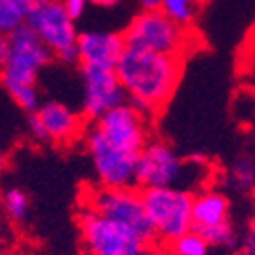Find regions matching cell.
Listing matches in <instances>:
<instances>
[{
    "instance_id": "obj_1",
    "label": "cell",
    "mask_w": 255,
    "mask_h": 255,
    "mask_svg": "<svg viewBox=\"0 0 255 255\" xmlns=\"http://www.w3.org/2000/svg\"><path fill=\"white\" fill-rule=\"evenodd\" d=\"M184 63L182 57L125 47L115 72L127 102L147 119H153L174 98L184 76Z\"/></svg>"
},
{
    "instance_id": "obj_2",
    "label": "cell",
    "mask_w": 255,
    "mask_h": 255,
    "mask_svg": "<svg viewBox=\"0 0 255 255\" xmlns=\"http://www.w3.org/2000/svg\"><path fill=\"white\" fill-rule=\"evenodd\" d=\"M127 49L151 51L186 59L200 49V37L192 27L174 23L161 8L137 12L127 29L121 33Z\"/></svg>"
},
{
    "instance_id": "obj_3",
    "label": "cell",
    "mask_w": 255,
    "mask_h": 255,
    "mask_svg": "<svg viewBox=\"0 0 255 255\" xmlns=\"http://www.w3.org/2000/svg\"><path fill=\"white\" fill-rule=\"evenodd\" d=\"M206 169L204 159H184L172 145L163 139H149L139 151L135 186L147 188H184L194 182V174L202 176Z\"/></svg>"
},
{
    "instance_id": "obj_4",
    "label": "cell",
    "mask_w": 255,
    "mask_h": 255,
    "mask_svg": "<svg viewBox=\"0 0 255 255\" xmlns=\"http://www.w3.org/2000/svg\"><path fill=\"white\" fill-rule=\"evenodd\" d=\"M143 208L151 225L155 245L163 247L192 231V198L184 188H147L141 190Z\"/></svg>"
},
{
    "instance_id": "obj_5",
    "label": "cell",
    "mask_w": 255,
    "mask_h": 255,
    "mask_svg": "<svg viewBox=\"0 0 255 255\" xmlns=\"http://www.w3.org/2000/svg\"><path fill=\"white\" fill-rule=\"evenodd\" d=\"M80 206H86L98 215L113 219L125 227L133 229L145 241L155 245L151 225L147 221L141 190L137 186L106 188V186H84L80 194Z\"/></svg>"
},
{
    "instance_id": "obj_6",
    "label": "cell",
    "mask_w": 255,
    "mask_h": 255,
    "mask_svg": "<svg viewBox=\"0 0 255 255\" xmlns=\"http://www.w3.org/2000/svg\"><path fill=\"white\" fill-rule=\"evenodd\" d=\"M78 231L86 255H143L153 247L133 229L86 206H80L78 210Z\"/></svg>"
},
{
    "instance_id": "obj_7",
    "label": "cell",
    "mask_w": 255,
    "mask_h": 255,
    "mask_svg": "<svg viewBox=\"0 0 255 255\" xmlns=\"http://www.w3.org/2000/svg\"><path fill=\"white\" fill-rule=\"evenodd\" d=\"M27 27L55 59L66 63L76 61V20L66 12L61 0H37L27 18Z\"/></svg>"
},
{
    "instance_id": "obj_8",
    "label": "cell",
    "mask_w": 255,
    "mask_h": 255,
    "mask_svg": "<svg viewBox=\"0 0 255 255\" xmlns=\"http://www.w3.org/2000/svg\"><path fill=\"white\" fill-rule=\"evenodd\" d=\"M10 37V53L0 70V84L8 92L20 86H37V78L43 72L53 55L51 51L37 39V35L25 25L14 31Z\"/></svg>"
},
{
    "instance_id": "obj_9",
    "label": "cell",
    "mask_w": 255,
    "mask_h": 255,
    "mask_svg": "<svg viewBox=\"0 0 255 255\" xmlns=\"http://www.w3.org/2000/svg\"><path fill=\"white\" fill-rule=\"evenodd\" d=\"M88 121L82 117V113L57 100L41 102L39 109L29 115V133L41 143L72 145L84 137Z\"/></svg>"
},
{
    "instance_id": "obj_10",
    "label": "cell",
    "mask_w": 255,
    "mask_h": 255,
    "mask_svg": "<svg viewBox=\"0 0 255 255\" xmlns=\"http://www.w3.org/2000/svg\"><path fill=\"white\" fill-rule=\"evenodd\" d=\"M149 123L151 119L141 115L129 102H125L106 115H102L100 119H96L90 125V129L96 131L104 141L119 147V149L139 155V151L145 147L151 135Z\"/></svg>"
},
{
    "instance_id": "obj_11",
    "label": "cell",
    "mask_w": 255,
    "mask_h": 255,
    "mask_svg": "<svg viewBox=\"0 0 255 255\" xmlns=\"http://www.w3.org/2000/svg\"><path fill=\"white\" fill-rule=\"evenodd\" d=\"M84 147L90 155L94 174L100 186L106 188H127L135 186L137 153L123 151L119 147L104 141L90 127L84 133Z\"/></svg>"
},
{
    "instance_id": "obj_12",
    "label": "cell",
    "mask_w": 255,
    "mask_h": 255,
    "mask_svg": "<svg viewBox=\"0 0 255 255\" xmlns=\"http://www.w3.org/2000/svg\"><path fill=\"white\" fill-rule=\"evenodd\" d=\"M82 76V117L94 123L102 115L127 102L115 70L80 68Z\"/></svg>"
},
{
    "instance_id": "obj_13",
    "label": "cell",
    "mask_w": 255,
    "mask_h": 255,
    "mask_svg": "<svg viewBox=\"0 0 255 255\" xmlns=\"http://www.w3.org/2000/svg\"><path fill=\"white\" fill-rule=\"evenodd\" d=\"M125 51V41L121 33L113 31H84L78 33L76 61L80 68L115 70Z\"/></svg>"
},
{
    "instance_id": "obj_14",
    "label": "cell",
    "mask_w": 255,
    "mask_h": 255,
    "mask_svg": "<svg viewBox=\"0 0 255 255\" xmlns=\"http://www.w3.org/2000/svg\"><path fill=\"white\" fill-rule=\"evenodd\" d=\"M231 221V202L215 188H204L192 198V229L206 231Z\"/></svg>"
},
{
    "instance_id": "obj_15",
    "label": "cell",
    "mask_w": 255,
    "mask_h": 255,
    "mask_svg": "<svg viewBox=\"0 0 255 255\" xmlns=\"http://www.w3.org/2000/svg\"><path fill=\"white\" fill-rule=\"evenodd\" d=\"M37 0H0V33L12 35L27 25Z\"/></svg>"
},
{
    "instance_id": "obj_16",
    "label": "cell",
    "mask_w": 255,
    "mask_h": 255,
    "mask_svg": "<svg viewBox=\"0 0 255 255\" xmlns=\"http://www.w3.org/2000/svg\"><path fill=\"white\" fill-rule=\"evenodd\" d=\"M229 182L241 194L255 192V155L251 153L237 155L229 169Z\"/></svg>"
},
{
    "instance_id": "obj_17",
    "label": "cell",
    "mask_w": 255,
    "mask_h": 255,
    "mask_svg": "<svg viewBox=\"0 0 255 255\" xmlns=\"http://www.w3.org/2000/svg\"><path fill=\"white\" fill-rule=\"evenodd\" d=\"M163 249L167 255H217V249L194 229L169 241L167 245H163Z\"/></svg>"
},
{
    "instance_id": "obj_18",
    "label": "cell",
    "mask_w": 255,
    "mask_h": 255,
    "mask_svg": "<svg viewBox=\"0 0 255 255\" xmlns=\"http://www.w3.org/2000/svg\"><path fill=\"white\" fill-rule=\"evenodd\" d=\"M204 0H163L161 10L182 27H192Z\"/></svg>"
},
{
    "instance_id": "obj_19",
    "label": "cell",
    "mask_w": 255,
    "mask_h": 255,
    "mask_svg": "<svg viewBox=\"0 0 255 255\" xmlns=\"http://www.w3.org/2000/svg\"><path fill=\"white\" fill-rule=\"evenodd\" d=\"M237 80L241 90L255 98V45L247 43V41L237 57Z\"/></svg>"
},
{
    "instance_id": "obj_20",
    "label": "cell",
    "mask_w": 255,
    "mask_h": 255,
    "mask_svg": "<svg viewBox=\"0 0 255 255\" xmlns=\"http://www.w3.org/2000/svg\"><path fill=\"white\" fill-rule=\"evenodd\" d=\"M200 235L215 247L217 251H235L239 245V235H237V229L231 221L219 225V227H212L206 231H198Z\"/></svg>"
},
{
    "instance_id": "obj_21",
    "label": "cell",
    "mask_w": 255,
    "mask_h": 255,
    "mask_svg": "<svg viewBox=\"0 0 255 255\" xmlns=\"http://www.w3.org/2000/svg\"><path fill=\"white\" fill-rule=\"evenodd\" d=\"M2 204H4V210H6V215L16 221V223H23L29 215V196L23 192L20 188H8L4 196H2Z\"/></svg>"
},
{
    "instance_id": "obj_22",
    "label": "cell",
    "mask_w": 255,
    "mask_h": 255,
    "mask_svg": "<svg viewBox=\"0 0 255 255\" xmlns=\"http://www.w3.org/2000/svg\"><path fill=\"white\" fill-rule=\"evenodd\" d=\"M61 4H63V8H66V12L74 18V20H78L80 16H84V12H86V8H88V0H61Z\"/></svg>"
},
{
    "instance_id": "obj_23",
    "label": "cell",
    "mask_w": 255,
    "mask_h": 255,
    "mask_svg": "<svg viewBox=\"0 0 255 255\" xmlns=\"http://www.w3.org/2000/svg\"><path fill=\"white\" fill-rule=\"evenodd\" d=\"M8 53H10V37L0 33V70L4 68V63L8 59Z\"/></svg>"
},
{
    "instance_id": "obj_24",
    "label": "cell",
    "mask_w": 255,
    "mask_h": 255,
    "mask_svg": "<svg viewBox=\"0 0 255 255\" xmlns=\"http://www.w3.org/2000/svg\"><path fill=\"white\" fill-rule=\"evenodd\" d=\"M141 10H153V8H161L163 0H137Z\"/></svg>"
},
{
    "instance_id": "obj_25",
    "label": "cell",
    "mask_w": 255,
    "mask_h": 255,
    "mask_svg": "<svg viewBox=\"0 0 255 255\" xmlns=\"http://www.w3.org/2000/svg\"><path fill=\"white\" fill-rule=\"evenodd\" d=\"M90 4H94V6H98V8H115L121 0H88Z\"/></svg>"
},
{
    "instance_id": "obj_26",
    "label": "cell",
    "mask_w": 255,
    "mask_h": 255,
    "mask_svg": "<svg viewBox=\"0 0 255 255\" xmlns=\"http://www.w3.org/2000/svg\"><path fill=\"white\" fill-rule=\"evenodd\" d=\"M143 255H167V253H165V249H163V247H159V245H153V247H149V249H147Z\"/></svg>"
},
{
    "instance_id": "obj_27",
    "label": "cell",
    "mask_w": 255,
    "mask_h": 255,
    "mask_svg": "<svg viewBox=\"0 0 255 255\" xmlns=\"http://www.w3.org/2000/svg\"><path fill=\"white\" fill-rule=\"evenodd\" d=\"M6 163H8V157H6V153L0 149V174L4 172V167H6Z\"/></svg>"
},
{
    "instance_id": "obj_28",
    "label": "cell",
    "mask_w": 255,
    "mask_h": 255,
    "mask_svg": "<svg viewBox=\"0 0 255 255\" xmlns=\"http://www.w3.org/2000/svg\"><path fill=\"white\" fill-rule=\"evenodd\" d=\"M249 137H251V141H253V145H255V119H253L251 125H249Z\"/></svg>"
},
{
    "instance_id": "obj_29",
    "label": "cell",
    "mask_w": 255,
    "mask_h": 255,
    "mask_svg": "<svg viewBox=\"0 0 255 255\" xmlns=\"http://www.w3.org/2000/svg\"><path fill=\"white\" fill-rule=\"evenodd\" d=\"M247 43L255 45V27H253V29H251V33H249V39H247Z\"/></svg>"
},
{
    "instance_id": "obj_30",
    "label": "cell",
    "mask_w": 255,
    "mask_h": 255,
    "mask_svg": "<svg viewBox=\"0 0 255 255\" xmlns=\"http://www.w3.org/2000/svg\"><path fill=\"white\" fill-rule=\"evenodd\" d=\"M4 241V225H2V219H0V245Z\"/></svg>"
},
{
    "instance_id": "obj_31",
    "label": "cell",
    "mask_w": 255,
    "mask_h": 255,
    "mask_svg": "<svg viewBox=\"0 0 255 255\" xmlns=\"http://www.w3.org/2000/svg\"><path fill=\"white\" fill-rule=\"evenodd\" d=\"M251 235H253V239H255V217H253V221H251V225H249V229H247Z\"/></svg>"
}]
</instances>
